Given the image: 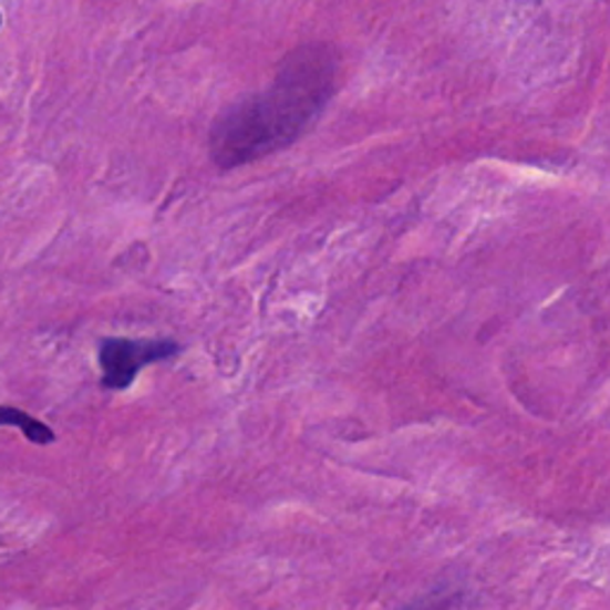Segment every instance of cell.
<instances>
[{
  "instance_id": "7a4b0ae2",
  "label": "cell",
  "mask_w": 610,
  "mask_h": 610,
  "mask_svg": "<svg viewBox=\"0 0 610 610\" xmlns=\"http://www.w3.org/2000/svg\"><path fill=\"white\" fill-rule=\"evenodd\" d=\"M182 351L175 339H127L107 337L99 347V363L103 370L101 384L111 391L130 389L136 374L153 365L175 358Z\"/></svg>"
},
{
  "instance_id": "3957f363",
  "label": "cell",
  "mask_w": 610,
  "mask_h": 610,
  "mask_svg": "<svg viewBox=\"0 0 610 610\" xmlns=\"http://www.w3.org/2000/svg\"><path fill=\"white\" fill-rule=\"evenodd\" d=\"M3 425L20 427L27 440L37 446H49L55 442V432L49 425H43L41 420L20 409H12V405H0V427Z\"/></svg>"
},
{
  "instance_id": "6da1fadb",
  "label": "cell",
  "mask_w": 610,
  "mask_h": 610,
  "mask_svg": "<svg viewBox=\"0 0 610 610\" xmlns=\"http://www.w3.org/2000/svg\"><path fill=\"white\" fill-rule=\"evenodd\" d=\"M337 74L339 58L330 43L296 45L281 58L268 89L217 113L208 136L213 163L234 169L291 146L334 96Z\"/></svg>"
}]
</instances>
